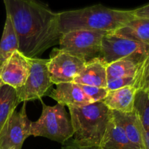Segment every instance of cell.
Listing matches in <instances>:
<instances>
[{"instance_id": "2", "label": "cell", "mask_w": 149, "mask_h": 149, "mask_svg": "<svg viewBox=\"0 0 149 149\" xmlns=\"http://www.w3.org/2000/svg\"><path fill=\"white\" fill-rule=\"evenodd\" d=\"M61 35L74 30L111 33L135 17L133 10L112 9L95 4L79 10L57 13Z\"/></svg>"}, {"instance_id": "7", "label": "cell", "mask_w": 149, "mask_h": 149, "mask_svg": "<svg viewBox=\"0 0 149 149\" xmlns=\"http://www.w3.org/2000/svg\"><path fill=\"white\" fill-rule=\"evenodd\" d=\"M48 59L30 58V71L24 85L16 90L19 103L40 100L47 94L52 83L47 68Z\"/></svg>"}, {"instance_id": "19", "label": "cell", "mask_w": 149, "mask_h": 149, "mask_svg": "<svg viewBox=\"0 0 149 149\" xmlns=\"http://www.w3.org/2000/svg\"><path fill=\"white\" fill-rule=\"evenodd\" d=\"M19 50V42L12 20L6 15L2 36L0 40V55L4 60L15 51Z\"/></svg>"}, {"instance_id": "13", "label": "cell", "mask_w": 149, "mask_h": 149, "mask_svg": "<svg viewBox=\"0 0 149 149\" xmlns=\"http://www.w3.org/2000/svg\"><path fill=\"white\" fill-rule=\"evenodd\" d=\"M114 122L123 130L128 139L138 148L144 149L143 143V126L135 112L122 113L111 111Z\"/></svg>"}, {"instance_id": "14", "label": "cell", "mask_w": 149, "mask_h": 149, "mask_svg": "<svg viewBox=\"0 0 149 149\" xmlns=\"http://www.w3.org/2000/svg\"><path fill=\"white\" fill-rule=\"evenodd\" d=\"M137 90L134 86H127L109 91L102 102L111 111L130 113L134 111V102Z\"/></svg>"}, {"instance_id": "17", "label": "cell", "mask_w": 149, "mask_h": 149, "mask_svg": "<svg viewBox=\"0 0 149 149\" xmlns=\"http://www.w3.org/2000/svg\"><path fill=\"white\" fill-rule=\"evenodd\" d=\"M15 89L10 86H0V132L19 104Z\"/></svg>"}, {"instance_id": "20", "label": "cell", "mask_w": 149, "mask_h": 149, "mask_svg": "<svg viewBox=\"0 0 149 149\" xmlns=\"http://www.w3.org/2000/svg\"><path fill=\"white\" fill-rule=\"evenodd\" d=\"M134 111L138 116L143 128L149 129V90H138L134 102Z\"/></svg>"}, {"instance_id": "12", "label": "cell", "mask_w": 149, "mask_h": 149, "mask_svg": "<svg viewBox=\"0 0 149 149\" xmlns=\"http://www.w3.org/2000/svg\"><path fill=\"white\" fill-rule=\"evenodd\" d=\"M107 64L100 58H94L86 63L84 68L73 82L81 85L93 86L106 88Z\"/></svg>"}, {"instance_id": "23", "label": "cell", "mask_w": 149, "mask_h": 149, "mask_svg": "<svg viewBox=\"0 0 149 149\" xmlns=\"http://www.w3.org/2000/svg\"><path fill=\"white\" fill-rule=\"evenodd\" d=\"M134 77H124V78L112 79L107 80L106 89L108 91L118 90L127 86H133Z\"/></svg>"}, {"instance_id": "4", "label": "cell", "mask_w": 149, "mask_h": 149, "mask_svg": "<svg viewBox=\"0 0 149 149\" xmlns=\"http://www.w3.org/2000/svg\"><path fill=\"white\" fill-rule=\"evenodd\" d=\"M30 134L63 144L69 141L74 136V130L65 106L58 103L49 106L42 102V114L37 121L31 122Z\"/></svg>"}, {"instance_id": "24", "label": "cell", "mask_w": 149, "mask_h": 149, "mask_svg": "<svg viewBox=\"0 0 149 149\" xmlns=\"http://www.w3.org/2000/svg\"><path fill=\"white\" fill-rule=\"evenodd\" d=\"M62 149H100L99 146H79L72 141H68L63 143Z\"/></svg>"}, {"instance_id": "25", "label": "cell", "mask_w": 149, "mask_h": 149, "mask_svg": "<svg viewBox=\"0 0 149 149\" xmlns=\"http://www.w3.org/2000/svg\"><path fill=\"white\" fill-rule=\"evenodd\" d=\"M133 13L136 17L149 18V4L133 10Z\"/></svg>"}, {"instance_id": "28", "label": "cell", "mask_w": 149, "mask_h": 149, "mask_svg": "<svg viewBox=\"0 0 149 149\" xmlns=\"http://www.w3.org/2000/svg\"><path fill=\"white\" fill-rule=\"evenodd\" d=\"M1 85H2V83H1V80H0V86H1Z\"/></svg>"}, {"instance_id": "8", "label": "cell", "mask_w": 149, "mask_h": 149, "mask_svg": "<svg viewBox=\"0 0 149 149\" xmlns=\"http://www.w3.org/2000/svg\"><path fill=\"white\" fill-rule=\"evenodd\" d=\"M84 60L61 49L54 48L48 59L47 68L53 84L73 82L85 65Z\"/></svg>"}, {"instance_id": "11", "label": "cell", "mask_w": 149, "mask_h": 149, "mask_svg": "<svg viewBox=\"0 0 149 149\" xmlns=\"http://www.w3.org/2000/svg\"><path fill=\"white\" fill-rule=\"evenodd\" d=\"M48 95L58 104L68 108L79 107L93 103L84 94L79 85L74 82L57 84L56 88L52 90Z\"/></svg>"}, {"instance_id": "18", "label": "cell", "mask_w": 149, "mask_h": 149, "mask_svg": "<svg viewBox=\"0 0 149 149\" xmlns=\"http://www.w3.org/2000/svg\"><path fill=\"white\" fill-rule=\"evenodd\" d=\"M143 60L136 58H123L107 64V80L124 77H134Z\"/></svg>"}, {"instance_id": "9", "label": "cell", "mask_w": 149, "mask_h": 149, "mask_svg": "<svg viewBox=\"0 0 149 149\" xmlns=\"http://www.w3.org/2000/svg\"><path fill=\"white\" fill-rule=\"evenodd\" d=\"M31 125L26 102H23L20 110L13 112L0 132V149H21L25 140L31 136Z\"/></svg>"}, {"instance_id": "10", "label": "cell", "mask_w": 149, "mask_h": 149, "mask_svg": "<svg viewBox=\"0 0 149 149\" xmlns=\"http://www.w3.org/2000/svg\"><path fill=\"white\" fill-rule=\"evenodd\" d=\"M30 58L19 50L6 58L0 66V80L2 84L15 90L23 87L30 71Z\"/></svg>"}, {"instance_id": "27", "label": "cell", "mask_w": 149, "mask_h": 149, "mask_svg": "<svg viewBox=\"0 0 149 149\" xmlns=\"http://www.w3.org/2000/svg\"><path fill=\"white\" fill-rule=\"evenodd\" d=\"M4 61V58H2V57L1 56V55H0V66H1V63H3V61Z\"/></svg>"}, {"instance_id": "22", "label": "cell", "mask_w": 149, "mask_h": 149, "mask_svg": "<svg viewBox=\"0 0 149 149\" xmlns=\"http://www.w3.org/2000/svg\"><path fill=\"white\" fill-rule=\"evenodd\" d=\"M84 94L90 99L93 103L95 102L103 101V99L106 97L109 91L106 88L98 87H93V86L81 85L79 84Z\"/></svg>"}, {"instance_id": "5", "label": "cell", "mask_w": 149, "mask_h": 149, "mask_svg": "<svg viewBox=\"0 0 149 149\" xmlns=\"http://www.w3.org/2000/svg\"><path fill=\"white\" fill-rule=\"evenodd\" d=\"M106 32L74 30L63 33L59 39L60 49H63L86 63L100 58L102 40Z\"/></svg>"}, {"instance_id": "1", "label": "cell", "mask_w": 149, "mask_h": 149, "mask_svg": "<svg viewBox=\"0 0 149 149\" xmlns=\"http://www.w3.org/2000/svg\"><path fill=\"white\" fill-rule=\"evenodd\" d=\"M17 35L19 51L38 58L59 43L58 14L37 0H3Z\"/></svg>"}, {"instance_id": "26", "label": "cell", "mask_w": 149, "mask_h": 149, "mask_svg": "<svg viewBox=\"0 0 149 149\" xmlns=\"http://www.w3.org/2000/svg\"><path fill=\"white\" fill-rule=\"evenodd\" d=\"M143 143L144 149H149V129L145 130L143 128Z\"/></svg>"}, {"instance_id": "15", "label": "cell", "mask_w": 149, "mask_h": 149, "mask_svg": "<svg viewBox=\"0 0 149 149\" xmlns=\"http://www.w3.org/2000/svg\"><path fill=\"white\" fill-rule=\"evenodd\" d=\"M112 33L129 38L149 47V18L135 17Z\"/></svg>"}, {"instance_id": "21", "label": "cell", "mask_w": 149, "mask_h": 149, "mask_svg": "<svg viewBox=\"0 0 149 149\" xmlns=\"http://www.w3.org/2000/svg\"><path fill=\"white\" fill-rule=\"evenodd\" d=\"M133 86L137 90H149V53L138 66L134 77Z\"/></svg>"}, {"instance_id": "16", "label": "cell", "mask_w": 149, "mask_h": 149, "mask_svg": "<svg viewBox=\"0 0 149 149\" xmlns=\"http://www.w3.org/2000/svg\"><path fill=\"white\" fill-rule=\"evenodd\" d=\"M100 149H140L125 135L123 130L111 118Z\"/></svg>"}, {"instance_id": "6", "label": "cell", "mask_w": 149, "mask_h": 149, "mask_svg": "<svg viewBox=\"0 0 149 149\" xmlns=\"http://www.w3.org/2000/svg\"><path fill=\"white\" fill-rule=\"evenodd\" d=\"M148 53V47L111 32L103 36L100 58L106 64H109L123 58L143 60Z\"/></svg>"}, {"instance_id": "3", "label": "cell", "mask_w": 149, "mask_h": 149, "mask_svg": "<svg viewBox=\"0 0 149 149\" xmlns=\"http://www.w3.org/2000/svg\"><path fill=\"white\" fill-rule=\"evenodd\" d=\"M74 143L100 147L112 118L111 111L102 101L79 107H69Z\"/></svg>"}]
</instances>
